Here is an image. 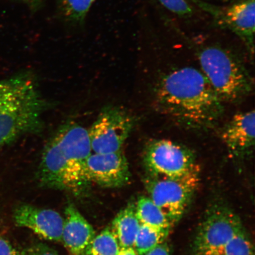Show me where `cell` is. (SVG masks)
<instances>
[{"instance_id": "cell-15", "label": "cell", "mask_w": 255, "mask_h": 255, "mask_svg": "<svg viewBox=\"0 0 255 255\" xmlns=\"http://www.w3.org/2000/svg\"><path fill=\"white\" fill-rule=\"evenodd\" d=\"M170 232V231L141 225L133 248L137 255H143L165 242Z\"/></svg>"}, {"instance_id": "cell-14", "label": "cell", "mask_w": 255, "mask_h": 255, "mask_svg": "<svg viewBox=\"0 0 255 255\" xmlns=\"http://www.w3.org/2000/svg\"><path fill=\"white\" fill-rule=\"evenodd\" d=\"M135 213L140 224L171 231L173 227L159 207L149 197H140L135 205Z\"/></svg>"}, {"instance_id": "cell-2", "label": "cell", "mask_w": 255, "mask_h": 255, "mask_svg": "<svg viewBox=\"0 0 255 255\" xmlns=\"http://www.w3.org/2000/svg\"><path fill=\"white\" fill-rule=\"evenodd\" d=\"M92 153L88 129L75 122L57 129L43 149L38 180L43 186L76 194L85 192L91 183L87 163Z\"/></svg>"}, {"instance_id": "cell-23", "label": "cell", "mask_w": 255, "mask_h": 255, "mask_svg": "<svg viewBox=\"0 0 255 255\" xmlns=\"http://www.w3.org/2000/svg\"><path fill=\"white\" fill-rule=\"evenodd\" d=\"M27 5L31 10L36 11L42 7L43 0H13Z\"/></svg>"}, {"instance_id": "cell-4", "label": "cell", "mask_w": 255, "mask_h": 255, "mask_svg": "<svg viewBox=\"0 0 255 255\" xmlns=\"http://www.w3.org/2000/svg\"><path fill=\"white\" fill-rule=\"evenodd\" d=\"M200 181L198 164L179 177H161L146 174L144 186L148 197L157 205L173 226L182 218L189 207Z\"/></svg>"}, {"instance_id": "cell-25", "label": "cell", "mask_w": 255, "mask_h": 255, "mask_svg": "<svg viewBox=\"0 0 255 255\" xmlns=\"http://www.w3.org/2000/svg\"><path fill=\"white\" fill-rule=\"evenodd\" d=\"M217 1H221V2H227L229 1V0H217Z\"/></svg>"}, {"instance_id": "cell-13", "label": "cell", "mask_w": 255, "mask_h": 255, "mask_svg": "<svg viewBox=\"0 0 255 255\" xmlns=\"http://www.w3.org/2000/svg\"><path fill=\"white\" fill-rule=\"evenodd\" d=\"M140 225L136 218L134 204H130L117 215L111 228L121 249L133 247Z\"/></svg>"}, {"instance_id": "cell-24", "label": "cell", "mask_w": 255, "mask_h": 255, "mask_svg": "<svg viewBox=\"0 0 255 255\" xmlns=\"http://www.w3.org/2000/svg\"><path fill=\"white\" fill-rule=\"evenodd\" d=\"M117 255H138L133 248L121 249Z\"/></svg>"}, {"instance_id": "cell-7", "label": "cell", "mask_w": 255, "mask_h": 255, "mask_svg": "<svg viewBox=\"0 0 255 255\" xmlns=\"http://www.w3.org/2000/svg\"><path fill=\"white\" fill-rule=\"evenodd\" d=\"M134 124L132 117L125 110L113 105L105 107L88 129L92 152L123 150Z\"/></svg>"}, {"instance_id": "cell-10", "label": "cell", "mask_w": 255, "mask_h": 255, "mask_svg": "<svg viewBox=\"0 0 255 255\" xmlns=\"http://www.w3.org/2000/svg\"><path fill=\"white\" fill-rule=\"evenodd\" d=\"M255 111L235 114L222 132V139L232 158L243 159L251 157L254 150Z\"/></svg>"}, {"instance_id": "cell-6", "label": "cell", "mask_w": 255, "mask_h": 255, "mask_svg": "<svg viewBox=\"0 0 255 255\" xmlns=\"http://www.w3.org/2000/svg\"><path fill=\"white\" fill-rule=\"evenodd\" d=\"M142 162L146 174L170 178L183 176L197 165L191 149L168 139L148 142L143 149Z\"/></svg>"}, {"instance_id": "cell-1", "label": "cell", "mask_w": 255, "mask_h": 255, "mask_svg": "<svg viewBox=\"0 0 255 255\" xmlns=\"http://www.w3.org/2000/svg\"><path fill=\"white\" fill-rule=\"evenodd\" d=\"M201 71L223 103L237 104L251 95L254 81L243 44L215 32L188 34Z\"/></svg>"}, {"instance_id": "cell-5", "label": "cell", "mask_w": 255, "mask_h": 255, "mask_svg": "<svg viewBox=\"0 0 255 255\" xmlns=\"http://www.w3.org/2000/svg\"><path fill=\"white\" fill-rule=\"evenodd\" d=\"M190 1L211 16L217 26L237 37L243 44L251 59H254L255 0H236L230 5L224 6L210 4L203 0Z\"/></svg>"}, {"instance_id": "cell-9", "label": "cell", "mask_w": 255, "mask_h": 255, "mask_svg": "<svg viewBox=\"0 0 255 255\" xmlns=\"http://www.w3.org/2000/svg\"><path fill=\"white\" fill-rule=\"evenodd\" d=\"M90 182L105 188H120L130 180L128 162L123 150L116 152H92L87 163Z\"/></svg>"}, {"instance_id": "cell-17", "label": "cell", "mask_w": 255, "mask_h": 255, "mask_svg": "<svg viewBox=\"0 0 255 255\" xmlns=\"http://www.w3.org/2000/svg\"><path fill=\"white\" fill-rule=\"evenodd\" d=\"M121 247L111 227L92 239L83 255H117Z\"/></svg>"}, {"instance_id": "cell-20", "label": "cell", "mask_w": 255, "mask_h": 255, "mask_svg": "<svg viewBox=\"0 0 255 255\" xmlns=\"http://www.w3.org/2000/svg\"><path fill=\"white\" fill-rule=\"evenodd\" d=\"M21 254L22 255H57L55 251L42 244L35 245L28 248Z\"/></svg>"}, {"instance_id": "cell-18", "label": "cell", "mask_w": 255, "mask_h": 255, "mask_svg": "<svg viewBox=\"0 0 255 255\" xmlns=\"http://www.w3.org/2000/svg\"><path fill=\"white\" fill-rule=\"evenodd\" d=\"M254 248L245 229L223 246L196 255H254Z\"/></svg>"}, {"instance_id": "cell-12", "label": "cell", "mask_w": 255, "mask_h": 255, "mask_svg": "<svg viewBox=\"0 0 255 255\" xmlns=\"http://www.w3.org/2000/svg\"><path fill=\"white\" fill-rule=\"evenodd\" d=\"M93 227L73 205L67 206L63 219L62 242L70 254L83 255L95 237Z\"/></svg>"}, {"instance_id": "cell-21", "label": "cell", "mask_w": 255, "mask_h": 255, "mask_svg": "<svg viewBox=\"0 0 255 255\" xmlns=\"http://www.w3.org/2000/svg\"><path fill=\"white\" fill-rule=\"evenodd\" d=\"M0 255H22L4 239L0 238Z\"/></svg>"}, {"instance_id": "cell-19", "label": "cell", "mask_w": 255, "mask_h": 255, "mask_svg": "<svg viewBox=\"0 0 255 255\" xmlns=\"http://www.w3.org/2000/svg\"><path fill=\"white\" fill-rule=\"evenodd\" d=\"M162 8L186 22H194L203 18L201 9L190 0H157Z\"/></svg>"}, {"instance_id": "cell-11", "label": "cell", "mask_w": 255, "mask_h": 255, "mask_svg": "<svg viewBox=\"0 0 255 255\" xmlns=\"http://www.w3.org/2000/svg\"><path fill=\"white\" fill-rule=\"evenodd\" d=\"M14 219L16 225L29 229L43 238L62 241L63 218L55 210L23 205L15 209Z\"/></svg>"}, {"instance_id": "cell-22", "label": "cell", "mask_w": 255, "mask_h": 255, "mask_svg": "<svg viewBox=\"0 0 255 255\" xmlns=\"http://www.w3.org/2000/svg\"><path fill=\"white\" fill-rule=\"evenodd\" d=\"M143 255H170V249L167 242H164Z\"/></svg>"}, {"instance_id": "cell-3", "label": "cell", "mask_w": 255, "mask_h": 255, "mask_svg": "<svg viewBox=\"0 0 255 255\" xmlns=\"http://www.w3.org/2000/svg\"><path fill=\"white\" fill-rule=\"evenodd\" d=\"M49 107L33 72H21L1 80L0 147L22 136L39 132Z\"/></svg>"}, {"instance_id": "cell-8", "label": "cell", "mask_w": 255, "mask_h": 255, "mask_svg": "<svg viewBox=\"0 0 255 255\" xmlns=\"http://www.w3.org/2000/svg\"><path fill=\"white\" fill-rule=\"evenodd\" d=\"M245 229L237 213L225 207L213 209L201 223L194 241V255L216 250Z\"/></svg>"}, {"instance_id": "cell-16", "label": "cell", "mask_w": 255, "mask_h": 255, "mask_svg": "<svg viewBox=\"0 0 255 255\" xmlns=\"http://www.w3.org/2000/svg\"><path fill=\"white\" fill-rule=\"evenodd\" d=\"M60 14L71 24L84 23L89 9L95 0H57Z\"/></svg>"}]
</instances>
